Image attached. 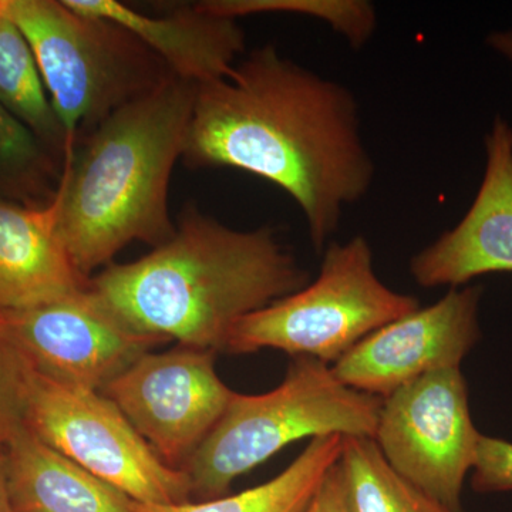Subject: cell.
<instances>
[{"label": "cell", "mask_w": 512, "mask_h": 512, "mask_svg": "<svg viewBox=\"0 0 512 512\" xmlns=\"http://www.w3.org/2000/svg\"><path fill=\"white\" fill-rule=\"evenodd\" d=\"M181 158L191 168L247 171L288 192L318 252L338 231L343 210L369 192L376 171L353 93L274 45L197 86Z\"/></svg>", "instance_id": "obj_1"}, {"label": "cell", "mask_w": 512, "mask_h": 512, "mask_svg": "<svg viewBox=\"0 0 512 512\" xmlns=\"http://www.w3.org/2000/svg\"><path fill=\"white\" fill-rule=\"evenodd\" d=\"M275 229L238 231L191 207L173 237L130 264H110L89 288L128 328L220 352L235 323L309 284Z\"/></svg>", "instance_id": "obj_2"}, {"label": "cell", "mask_w": 512, "mask_h": 512, "mask_svg": "<svg viewBox=\"0 0 512 512\" xmlns=\"http://www.w3.org/2000/svg\"><path fill=\"white\" fill-rule=\"evenodd\" d=\"M195 93V84L168 73L101 121L64 160L55 194L59 232L84 278L109 266L131 242L156 248L173 237L168 191Z\"/></svg>", "instance_id": "obj_3"}, {"label": "cell", "mask_w": 512, "mask_h": 512, "mask_svg": "<svg viewBox=\"0 0 512 512\" xmlns=\"http://www.w3.org/2000/svg\"><path fill=\"white\" fill-rule=\"evenodd\" d=\"M383 399L340 382L332 366L299 356L264 394H232L227 409L183 470L192 494L225 497L237 478L302 439L340 434L373 439Z\"/></svg>", "instance_id": "obj_4"}, {"label": "cell", "mask_w": 512, "mask_h": 512, "mask_svg": "<svg viewBox=\"0 0 512 512\" xmlns=\"http://www.w3.org/2000/svg\"><path fill=\"white\" fill-rule=\"evenodd\" d=\"M0 12L32 47L64 131V160L101 121L170 73L128 30L64 0H0Z\"/></svg>", "instance_id": "obj_5"}, {"label": "cell", "mask_w": 512, "mask_h": 512, "mask_svg": "<svg viewBox=\"0 0 512 512\" xmlns=\"http://www.w3.org/2000/svg\"><path fill=\"white\" fill-rule=\"evenodd\" d=\"M323 252L316 281L239 319L225 352L275 349L333 366L377 329L420 308L419 299L380 281L362 235L329 242Z\"/></svg>", "instance_id": "obj_6"}, {"label": "cell", "mask_w": 512, "mask_h": 512, "mask_svg": "<svg viewBox=\"0 0 512 512\" xmlns=\"http://www.w3.org/2000/svg\"><path fill=\"white\" fill-rule=\"evenodd\" d=\"M26 426L43 443L138 504L190 503V477L165 464L109 397L30 369Z\"/></svg>", "instance_id": "obj_7"}, {"label": "cell", "mask_w": 512, "mask_h": 512, "mask_svg": "<svg viewBox=\"0 0 512 512\" xmlns=\"http://www.w3.org/2000/svg\"><path fill=\"white\" fill-rule=\"evenodd\" d=\"M483 434L474 426L460 367L436 370L383 399L375 437L396 473L461 512V493Z\"/></svg>", "instance_id": "obj_8"}, {"label": "cell", "mask_w": 512, "mask_h": 512, "mask_svg": "<svg viewBox=\"0 0 512 512\" xmlns=\"http://www.w3.org/2000/svg\"><path fill=\"white\" fill-rule=\"evenodd\" d=\"M101 393L165 464L180 470L234 394L215 370V352L184 345L144 353Z\"/></svg>", "instance_id": "obj_9"}, {"label": "cell", "mask_w": 512, "mask_h": 512, "mask_svg": "<svg viewBox=\"0 0 512 512\" xmlns=\"http://www.w3.org/2000/svg\"><path fill=\"white\" fill-rule=\"evenodd\" d=\"M0 330L37 372L96 392L167 342L128 328L89 286L37 308L0 313Z\"/></svg>", "instance_id": "obj_10"}, {"label": "cell", "mask_w": 512, "mask_h": 512, "mask_svg": "<svg viewBox=\"0 0 512 512\" xmlns=\"http://www.w3.org/2000/svg\"><path fill=\"white\" fill-rule=\"evenodd\" d=\"M481 286L451 288L433 305L390 322L332 366L340 382L386 399L436 370L460 367L481 339Z\"/></svg>", "instance_id": "obj_11"}, {"label": "cell", "mask_w": 512, "mask_h": 512, "mask_svg": "<svg viewBox=\"0 0 512 512\" xmlns=\"http://www.w3.org/2000/svg\"><path fill=\"white\" fill-rule=\"evenodd\" d=\"M484 143L483 181L463 220L410 259V274L423 288H458L477 276L512 272L510 124L497 117Z\"/></svg>", "instance_id": "obj_12"}, {"label": "cell", "mask_w": 512, "mask_h": 512, "mask_svg": "<svg viewBox=\"0 0 512 512\" xmlns=\"http://www.w3.org/2000/svg\"><path fill=\"white\" fill-rule=\"evenodd\" d=\"M69 8L109 20L128 30L185 82L200 86L228 76L245 50L238 20L194 5L164 16H150L117 0H64Z\"/></svg>", "instance_id": "obj_13"}, {"label": "cell", "mask_w": 512, "mask_h": 512, "mask_svg": "<svg viewBox=\"0 0 512 512\" xmlns=\"http://www.w3.org/2000/svg\"><path fill=\"white\" fill-rule=\"evenodd\" d=\"M89 281L64 248L56 195L42 208L0 200V313L59 301Z\"/></svg>", "instance_id": "obj_14"}, {"label": "cell", "mask_w": 512, "mask_h": 512, "mask_svg": "<svg viewBox=\"0 0 512 512\" xmlns=\"http://www.w3.org/2000/svg\"><path fill=\"white\" fill-rule=\"evenodd\" d=\"M0 451L15 512H137L126 494L57 453L28 426Z\"/></svg>", "instance_id": "obj_15"}, {"label": "cell", "mask_w": 512, "mask_h": 512, "mask_svg": "<svg viewBox=\"0 0 512 512\" xmlns=\"http://www.w3.org/2000/svg\"><path fill=\"white\" fill-rule=\"evenodd\" d=\"M343 436L313 437L291 466L244 493L202 503L138 504L137 512H306L330 468L339 461Z\"/></svg>", "instance_id": "obj_16"}, {"label": "cell", "mask_w": 512, "mask_h": 512, "mask_svg": "<svg viewBox=\"0 0 512 512\" xmlns=\"http://www.w3.org/2000/svg\"><path fill=\"white\" fill-rule=\"evenodd\" d=\"M338 467L349 512H457L396 473L369 437L343 436Z\"/></svg>", "instance_id": "obj_17"}, {"label": "cell", "mask_w": 512, "mask_h": 512, "mask_svg": "<svg viewBox=\"0 0 512 512\" xmlns=\"http://www.w3.org/2000/svg\"><path fill=\"white\" fill-rule=\"evenodd\" d=\"M0 104L40 141L64 151V131L53 109L32 47L0 12Z\"/></svg>", "instance_id": "obj_18"}, {"label": "cell", "mask_w": 512, "mask_h": 512, "mask_svg": "<svg viewBox=\"0 0 512 512\" xmlns=\"http://www.w3.org/2000/svg\"><path fill=\"white\" fill-rule=\"evenodd\" d=\"M200 8L235 19L259 13H292L322 20L359 50L375 35V6L365 0H205Z\"/></svg>", "instance_id": "obj_19"}, {"label": "cell", "mask_w": 512, "mask_h": 512, "mask_svg": "<svg viewBox=\"0 0 512 512\" xmlns=\"http://www.w3.org/2000/svg\"><path fill=\"white\" fill-rule=\"evenodd\" d=\"M32 366L0 330V450L26 426V392Z\"/></svg>", "instance_id": "obj_20"}, {"label": "cell", "mask_w": 512, "mask_h": 512, "mask_svg": "<svg viewBox=\"0 0 512 512\" xmlns=\"http://www.w3.org/2000/svg\"><path fill=\"white\" fill-rule=\"evenodd\" d=\"M471 487L476 493L512 491V443L497 437L481 436L476 463L471 471Z\"/></svg>", "instance_id": "obj_21"}, {"label": "cell", "mask_w": 512, "mask_h": 512, "mask_svg": "<svg viewBox=\"0 0 512 512\" xmlns=\"http://www.w3.org/2000/svg\"><path fill=\"white\" fill-rule=\"evenodd\" d=\"M39 140L0 104V170L28 174L39 170Z\"/></svg>", "instance_id": "obj_22"}, {"label": "cell", "mask_w": 512, "mask_h": 512, "mask_svg": "<svg viewBox=\"0 0 512 512\" xmlns=\"http://www.w3.org/2000/svg\"><path fill=\"white\" fill-rule=\"evenodd\" d=\"M306 512H349L338 463L323 478Z\"/></svg>", "instance_id": "obj_23"}, {"label": "cell", "mask_w": 512, "mask_h": 512, "mask_svg": "<svg viewBox=\"0 0 512 512\" xmlns=\"http://www.w3.org/2000/svg\"><path fill=\"white\" fill-rule=\"evenodd\" d=\"M485 42L495 52L512 60V26L511 28L491 33Z\"/></svg>", "instance_id": "obj_24"}, {"label": "cell", "mask_w": 512, "mask_h": 512, "mask_svg": "<svg viewBox=\"0 0 512 512\" xmlns=\"http://www.w3.org/2000/svg\"><path fill=\"white\" fill-rule=\"evenodd\" d=\"M0 512L13 511L12 503H10L8 483H6L5 467H3L2 454H0Z\"/></svg>", "instance_id": "obj_25"}, {"label": "cell", "mask_w": 512, "mask_h": 512, "mask_svg": "<svg viewBox=\"0 0 512 512\" xmlns=\"http://www.w3.org/2000/svg\"><path fill=\"white\" fill-rule=\"evenodd\" d=\"M511 156H512V128H511Z\"/></svg>", "instance_id": "obj_26"}]
</instances>
